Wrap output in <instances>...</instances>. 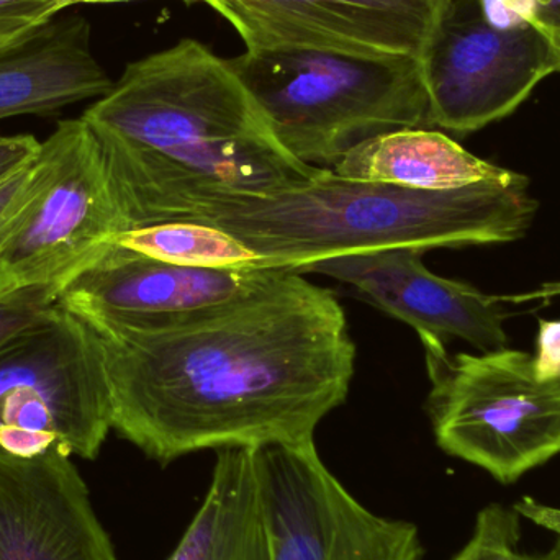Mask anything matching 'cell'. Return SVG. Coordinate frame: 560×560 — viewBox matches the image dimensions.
Returning a JSON list of instances; mask_svg holds the SVG:
<instances>
[{
	"label": "cell",
	"instance_id": "cell-17",
	"mask_svg": "<svg viewBox=\"0 0 560 560\" xmlns=\"http://www.w3.org/2000/svg\"><path fill=\"white\" fill-rule=\"evenodd\" d=\"M115 243L156 261L183 268L266 269L245 243L213 225L200 222L154 223L115 236Z\"/></svg>",
	"mask_w": 560,
	"mask_h": 560
},
{
	"label": "cell",
	"instance_id": "cell-6",
	"mask_svg": "<svg viewBox=\"0 0 560 560\" xmlns=\"http://www.w3.org/2000/svg\"><path fill=\"white\" fill-rule=\"evenodd\" d=\"M104 351L91 326L58 302L0 346V447L35 457L55 444L94 460L112 431Z\"/></svg>",
	"mask_w": 560,
	"mask_h": 560
},
{
	"label": "cell",
	"instance_id": "cell-10",
	"mask_svg": "<svg viewBox=\"0 0 560 560\" xmlns=\"http://www.w3.org/2000/svg\"><path fill=\"white\" fill-rule=\"evenodd\" d=\"M278 271L183 268L112 240L62 285L58 303L89 323L164 331L249 295Z\"/></svg>",
	"mask_w": 560,
	"mask_h": 560
},
{
	"label": "cell",
	"instance_id": "cell-21",
	"mask_svg": "<svg viewBox=\"0 0 560 560\" xmlns=\"http://www.w3.org/2000/svg\"><path fill=\"white\" fill-rule=\"evenodd\" d=\"M79 0H0V48L56 19Z\"/></svg>",
	"mask_w": 560,
	"mask_h": 560
},
{
	"label": "cell",
	"instance_id": "cell-13",
	"mask_svg": "<svg viewBox=\"0 0 560 560\" xmlns=\"http://www.w3.org/2000/svg\"><path fill=\"white\" fill-rule=\"evenodd\" d=\"M71 457L0 447V560H120Z\"/></svg>",
	"mask_w": 560,
	"mask_h": 560
},
{
	"label": "cell",
	"instance_id": "cell-25",
	"mask_svg": "<svg viewBox=\"0 0 560 560\" xmlns=\"http://www.w3.org/2000/svg\"><path fill=\"white\" fill-rule=\"evenodd\" d=\"M453 560H489L486 538L477 526H474L472 538L460 549L459 555L454 556Z\"/></svg>",
	"mask_w": 560,
	"mask_h": 560
},
{
	"label": "cell",
	"instance_id": "cell-20",
	"mask_svg": "<svg viewBox=\"0 0 560 560\" xmlns=\"http://www.w3.org/2000/svg\"><path fill=\"white\" fill-rule=\"evenodd\" d=\"M58 296L59 290L55 287H30L0 293V346L42 319L58 302Z\"/></svg>",
	"mask_w": 560,
	"mask_h": 560
},
{
	"label": "cell",
	"instance_id": "cell-11",
	"mask_svg": "<svg viewBox=\"0 0 560 560\" xmlns=\"http://www.w3.org/2000/svg\"><path fill=\"white\" fill-rule=\"evenodd\" d=\"M424 249L394 248L339 256L308 266L302 276L322 275L354 287L382 312L410 325L423 346L459 338L483 352L506 348L503 323L512 306L560 295V283L523 295H489L469 283L428 271Z\"/></svg>",
	"mask_w": 560,
	"mask_h": 560
},
{
	"label": "cell",
	"instance_id": "cell-4",
	"mask_svg": "<svg viewBox=\"0 0 560 560\" xmlns=\"http://www.w3.org/2000/svg\"><path fill=\"white\" fill-rule=\"evenodd\" d=\"M296 160L332 170L352 148L405 128H431L421 62L318 49L229 59Z\"/></svg>",
	"mask_w": 560,
	"mask_h": 560
},
{
	"label": "cell",
	"instance_id": "cell-27",
	"mask_svg": "<svg viewBox=\"0 0 560 560\" xmlns=\"http://www.w3.org/2000/svg\"><path fill=\"white\" fill-rule=\"evenodd\" d=\"M133 2V0H79V3H120Z\"/></svg>",
	"mask_w": 560,
	"mask_h": 560
},
{
	"label": "cell",
	"instance_id": "cell-26",
	"mask_svg": "<svg viewBox=\"0 0 560 560\" xmlns=\"http://www.w3.org/2000/svg\"><path fill=\"white\" fill-rule=\"evenodd\" d=\"M532 560H560V541H556V545L552 546L551 551L546 552L542 556H532Z\"/></svg>",
	"mask_w": 560,
	"mask_h": 560
},
{
	"label": "cell",
	"instance_id": "cell-14",
	"mask_svg": "<svg viewBox=\"0 0 560 560\" xmlns=\"http://www.w3.org/2000/svg\"><path fill=\"white\" fill-rule=\"evenodd\" d=\"M114 84L92 51L91 25L81 15H58L0 48V120L51 115L104 97Z\"/></svg>",
	"mask_w": 560,
	"mask_h": 560
},
{
	"label": "cell",
	"instance_id": "cell-1",
	"mask_svg": "<svg viewBox=\"0 0 560 560\" xmlns=\"http://www.w3.org/2000/svg\"><path fill=\"white\" fill-rule=\"evenodd\" d=\"M85 323L104 351L112 430L161 466L199 451L315 441L354 375L341 303L289 269L177 328Z\"/></svg>",
	"mask_w": 560,
	"mask_h": 560
},
{
	"label": "cell",
	"instance_id": "cell-7",
	"mask_svg": "<svg viewBox=\"0 0 560 560\" xmlns=\"http://www.w3.org/2000/svg\"><path fill=\"white\" fill-rule=\"evenodd\" d=\"M49 174L38 199L0 252V293L30 287L61 292L128 225L82 117L62 120L42 141Z\"/></svg>",
	"mask_w": 560,
	"mask_h": 560
},
{
	"label": "cell",
	"instance_id": "cell-2",
	"mask_svg": "<svg viewBox=\"0 0 560 560\" xmlns=\"http://www.w3.org/2000/svg\"><path fill=\"white\" fill-rule=\"evenodd\" d=\"M82 120L128 230L176 222L215 197L287 189L322 171L280 144L229 59L197 39L130 62Z\"/></svg>",
	"mask_w": 560,
	"mask_h": 560
},
{
	"label": "cell",
	"instance_id": "cell-12",
	"mask_svg": "<svg viewBox=\"0 0 560 560\" xmlns=\"http://www.w3.org/2000/svg\"><path fill=\"white\" fill-rule=\"evenodd\" d=\"M246 51L318 49L421 58L444 0H200Z\"/></svg>",
	"mask_w": 560,
	"mask_h": 560
},
{
	"label": "cell",
	"instance_id": "cell-18",
	"mask_svg": "<svg viewBox=\"0 0 560 560\" xmlns=\"http://www.w3.org/2000/svg\"><path fill=\"white\" fill-rule=\"evenodd\" d=\"M46 154L39 153L28 163L0 177V252L28 213L48 180Z\"/></svg>",
	"mask_w": 560,
	"mask_h": 560
},
{
	"label": "cell",
	"instance_id": "cell-28",
	"mask_svg": "<svg viewBox=\"0 0 560 560\" xmlns=\"http://www.w3.org/2000/svg\"><path fill=\"white\" fill-rule=\"evenodd\" d=\"M196 2H200V0H196Z\"/></svg>",
	"mask_w": 560,
	"mask_h": 560
},
{
	"label": "cell",
	"instance_id": "cell-24",
	"mask_svg": "<svg viewBox=\"0 0 560 560\" xmlns=\"http://www.w3.org/2000/svg\"><path fill=\"white\" fill-rule=\"evenodd\" d=\"M518 510L520 515L528 516L533 522L538 525L545 526V528L551 529L558 535L560 541V510L551 509V506L541 505L536 503L535 500L525 499L515 506Z\"/></svg>",
	"mask_w": 560,
	"mask_h": 560
},
{
	"label": "cell",
	"instance_id": "cell-3",
	"mask_svg": "<svg viewBox=\"0 0 560 560\" xmlns=\"http://www.w3.org/2000/svg\"><path fill=\"white\" fill-rule=\"evenodd\" d=\"M538 203L523 174L453 190H420L345 179H312L261 196H222L180 220L235 236L262 268L302 275L339 256L394 248L505 245L525 236Z\"/></svg>",
	"mask_w": 560,
	"mask_h": 560
},
{
	"label": "cell",
	"instance_id": "cell-19",
	"mask_svg": "<svg viewBox=\"0 0 560 560\" xmlns=\"http://www.w3.org/2000/svg\"><path fill=\"white\" fill-rule=\"evenodd\" d=\"M495 22L529 23L548 42L560 72V0H482Z\"/></svg>",
	"mask_w": 560,
	"mask_h": 560
},
{
	"label": "cell",
	"instance_id": "cell-22",
	"mask_svg": "<svg viewBox=\"0 0 560 560\" xmlns=\"http://www.w3.org/2000/svg\"><path fill=\"white\" fill-rule=\"evenodd\" d=\"M536 377L539 381L560 378V319H539L538 341H536Z\"/></svg>",
	"mask_w": 560,
	"mask_h": 560
},
{
	"label": "cell",
	"instance_id": "cell-8",
	"mask_svg": "<svg viewBox=\"0 0 560 560\" xmlns=\"http://www.w3.org/2000/svg\"><path fill=\"white\" fill-rule=\"evenodd\" d=\"M420 62L430 127L459 135L509 117L558 72L538 30L495 22L482 0H444Z\"/></svg>",
	"mask_w": 560,
	"mask_h": 560
},
{
	"label": "cell",
	"instance_id": "cell-16",
	"mask_svg": "<svg viewBox=\"0 0 560 560\" xmlns=\"http://www.w3.org/2000/svg\"><path fill=\"white\" fill-rule=\"evenodd\" d=\"M331 171L345 179L420 190L460 189L513 173L474 156L430 128H405L371 138L352 148Z\"/></svg>",
	"mask_w": 560,
	"mask_h": 560
},
{
	"label": "cell",
	"instance_id": "cell-15",
	"mask_svg": "<svg viewBox=\"0 0 560 560\" xmlns=\"http://www.w3.org/2000/svg\"><path fill=\"white\" fill-rule=\"evenodd\" d=\"M167 560H272L255 447L217 451L206 499Z\"/></svg>",
	"mask_w": 560,
	"mask_h": 560
},
{
	"label": "cell",
	"instance_id": "cell-5",
	"mask_svg": "<svg viewBox=\"0 0 560 560\" xmlns=\"http://www.w3.org/2000/svg\"><path fill=\"white\" fill-rule=\"evenodd\" d=\"M424 352L427 410L447 456L512 486L560 454V378L539 381L532 354L509 348L450 354L441 345Z\"/></svg>",
	"mask_w": 560,
	"mask_h": 560
},
{
	"label": "cell",
	"instance_id": "cell-23",
	"mask_svg": "<svg viewBox=\"0 0 560 560\" xmlns=\"http://www.w3.org/2000/svg\"><path fill=\"white\" fill-rule=\"evenodd\" d=\"M39 148L42 141L32 135H0V177L32 161L39 153Z\"/></svg>",
	"mask_w": 560,
	"mask_h": 560
},
{
	"label": "cell",
	"instance_id": "cell-9",
	"mask_svg": "<svg viewBox=\"0 0 560 560\" xmlns=\"http://www.w3.org/2000/svg\"><path fill=\"white\" fill-rule=\"evenodd\" d=\"M272 560H423L420 529L362 505L315 441L255 447Z\"/></svg>",
	"mask_w": 560,
	"mask_h": 560
}]
</instances>
